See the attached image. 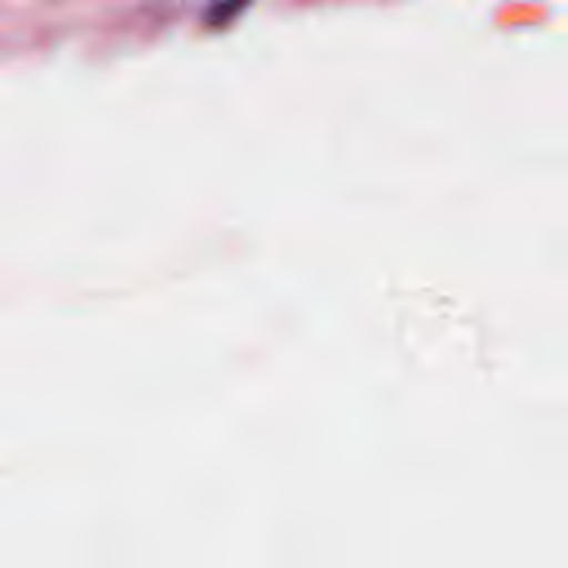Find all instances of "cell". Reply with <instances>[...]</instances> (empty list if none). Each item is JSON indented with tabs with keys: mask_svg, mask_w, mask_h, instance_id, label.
I'll use <instances>...</instances> for the list:
<instances>
[{
	"mask_svg": "<svg viewBox=\"0 0 568 568\" xmlns=\"http://www.w3.org/2000/svg\"><path fill=\"white\" fill-rule=\"evenodd\" d=\"M251 4H253V0H209L202 11V20L209 29H226Z\"/></svg>",
	"mask_w": 568,
	"mask_h": 568,
	"instance_id": "obj_1",
	"label": "cell"
}]
</instances>
